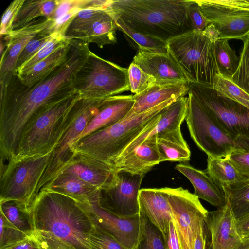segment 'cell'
<instances>
[{"instance_id":"1","label":"cell","mask_w":249,"mask_h":249,"mask_svg":"<svg viewBox=\"0 0 249 249\" xmlns=\"http://www.w3.org/2000/svg\"><path fill=\"white\" fill-rule=\"evenodd\" d=\"M90 51L88 43L72 39L65 61L33 85L26 86L13 75L6 91L0 93V159L15 158L22 131L37 110L76 93L75 76Z\"/></svg>"},{"instance_id":"2","label":"cell","mask_w":249,"mask_h":249,"mask_svg":"<svg viewBox=\"0 0 249 249\" xmlns=\"http://www.w3.org/2000/svg\"><path fill=\"white\" fill-rule=\"evenodd\" d=\"M192 0H110L105 11L128 28L166 43L192 30L188 11Z\"/></svg>"},{"instance_id":"3","label":"cell","mask_w":249,"mask_h":249,"mask_svg":"<svg viewBox=\"0 0 249 249\" xmlns=\"http://www.w3.org/2000/svg\"><path fill=\"white\" fill-rule=\"evenodd\" d=\"M30 210L35 231L50 233L75 249H91L87 238L95 224L79 202L44 190L39 192Z\"/></svg>"},{"instance_id":"4","label":"cell","mask_w":249,"mask_h":249,"mask_svg":"<svg viewBox=\"0 0 249 249\" xmlns=\"http://www.w3.org/2000/svg\"><path fill=\"white\" fill-rule=\"evenodd\" d=\"M177 99L168 100L142 113L129 112L117 123L76 140L71 144V150L111 167L114 159L147 127L153 118Z\"/></svg>"},{"instance_id":"5","label":"cell","mask_w":249,"mask_h":249,"mask_svg":"<svg viewBox=\"0 0 249 249\" xmlns=\"http://www.w3.org/2000/svg\"><path fill=\"white\" fill-rule=\"evenodd\" d=\"M79 98L75 93L37 110L25 125L12 160L42 156L53 151L62 134L67 115Z\"/></svg>"},{"instance_id":"6","label":"cell","mask_w":249,"mask_h":249,"mask_svg":"<svg viewBox=\"0 0 249 249\" xmlns=\"http://www.w3.org/2000/svg\"><path fill=\"white\" fill-rule=\"evenodd\" d=\"M166 48L189 84L213 88L215 77L219 74L214 43L202 31L192 30L175 36L166 42Z\"/></svg>"},{"instance_id":"7","label":"cell","mask_w":249,"mask_h":249,"mask_svg":"<svg viewBox=\"0 0 249 249\" xmlns=\"http://www.w3.org/2000/svg\"><path fill=\"white\" fill-rule=\"evenodd\" d=\"M188 94L187 127L196 144L208 157L225 158L234 151L249 150V140L232 137L191 93Z\"/></svg>"},{"instance_id":"8","label":"cell","mask_w":249,"mask_h":249,"mask_svg":"<svg viewBox=\"0 0 249 249\" xmlns=\"http://www.w3.org/2000/svg\"><path fill=\"white\" fill-rule=\"evenodd\" d=\"M103 99L79 98L70 109L62 134L53 151L50 160L37 186L36 196L45 189L62 172L74 156L71 144L83 133L91 120L98 114Z\"/></svg>"},{"instance_id":"9","label":"cell","mask_w":249,"mask_h":249,"mask_svg":"<svg viewBox=\"0 0 249 249\" xmlns=\"http://www.w3.org/2000/svg\"><path fill=\"white\" fill-rule=\"evenodd\" d=\"M74 89L80 98L95 100L129 91L128 68L104 59L90 51L76 73Z\"/></svg>"},{"instance_id":"10","label":"cell","mask_w":249,"mask_h":249,"mask_svg":"<svg viewBox=\"0 0 249 249\" xmlns=\"http://www.w3.org/2000/svg\"><path fill=\"white\" fill-rule=\"evenodd\" d=\"M52 152L0 163V201L18 200L30 209Z\"/></svg>"},{"instance_id":"11","label":"cell","mask_w":249,"mask_h":249,"mask_svg":"<svg viewBox=\"0 0 249 249\" xmlns=\"http://www.w3.org/2000/svg\"><path fill=\"white\" fill-rule=\"evenodd\" d=\"M188 92L205 107L230 136L235 139L249 140V108L219 96L210 86L189 83Z\"/></svg>"},{"instance_id":"12","label":"cell","mask_w":249,"mask_h":249,"mask_svg":"<svg viewBox=\"0 0 249 249\" xmlns=\"http://www.w3.org/2000/svg\"><path fill=\"white\" fill-rule=\"evenodd\" d=\"M171 209L172 221L181 249H194L196 232L208 211L188 190L164 188Z\"/></svg>"},{"instance_id":"13","label":"cell","mask_w":249,"mask_h":249,"mask_svg":"<svg viewBox=\"0 0 249 249\" xmlns=\"http://www.w3.org/2000/svg\"><path fill=\"white\" fill-rule=\"evenodd\" d=\"M144 175L116 171L113 184L100 190L98 204L100 208L121 217L140 213L139 194Z\"/></svg>"},{"instance_id":"14","label":"cell","mask_w":249,"mask_h":249,"mask_svg":"<svg viewBox=\"0 0 249 249\" xmlns=\"http://www.w3.org/2000/svg\"><path fill=\"white\" fill-rule=\"evenodd\" d=\"M80 203L91 216L96 225L127 249L136 248L142 237L144 229V216L141 213L132 217H121L97 204Z\"/></svg>"},{"instance_id":"15","label":"cell","mask_w":249,"mask_h":249,"mask_svg":"<svg viewBox=\"0 0 249 249\" xmlns=\"http://www.w3.org/2000/svg\"><path fill=\"white\" fill-rule=\"evenodd\" d=\"M49 18H40L24 27L13 30L3 37L6 44L5 50L0 54V92L4 93L14 75L16 73L18 59L28 42L36 34L47 29Z\"/></svg>"},{"instance_id":"16","label":"cell","mask_w":249,"mask_h":249,"mask_svg":"<svg viewBox=\"0 0 249 249\" xmlns=\"http://www.w3.org/2000/svg\"><path fill=\"white\" fill-rule=\"evenodd\" d=\"M204 221L210 237V249H239L244 244L228 201L224 206L208 212Z\"/></svg>"},{"instance_id":"17","label":"cell","mask_w":249,"mask_h":249,"mask_svg":"<svg viewBox=\"0 0 249 249\" xmlns=\"http://www.w3.org/2000/svg\"><path fill=\"white\" fill-rule=\"evenodd\" d=\"M220 33L219 39L242 40L249 35V11L230 10L195 0Z\"/></svg>"},{"instance_id":"18","label":"cell","mask_w":249,"mask_h":249,"mask_svg":"<svg viewBox=\"0 0 249 249\" xmlns=\"http://www.w3.org/2000/svg\"><path fill=\"white\" fill-rule=\"evenodd\" d=\"M152 76L158 84H189L187 79L168 53H156L138 48L133 61Z\"/></svg>"},{"instance_id":"19","label":"cell","mask_w":249,"mask_h":249,"mask_svg":"<svg viewBox=\"0 0 249 249\" xmlns=\"http://www.w3.org/2000/svg\"><path fill=\"white\" fill-rule=\"evenodd\" d=\"M73 153L72 159L61 173L74 175L99 190L113 184L116 171L110 166L83 154Z\"/></svg>"},{"instance_id":"20","label":"cell","mask_w":249,"mask_h":249,"mask_svg":"<svg viewBox=\"0 0 249 249\" xmlns=\"http://www.w3.org/2000/svg\"><path fill=\"white\" fill-rule=\"evenodd\" d=\"M139 204L140 213L160 231L165 240L168 234L172 217L164 188L140 189Z\"/></svg>"},{"instance_id":"21","label":"cell","mask_w":249,"mask_h":249,"mask_svg":"<svg viewBox=\"0 0 249 249\" xmlns=\"http://www.w3.org/2000/svg\"><path fill=\"white\" fill-rule=\"evenodd\" d=\"M160 162L157 135L155 134L148 137L130 153L115 159L112 163L111 167L115 171H124L145 175Z\"/></svg>"},{"instance_id":"22","label":"cell","mask_w":249,"mask_h":249,"mask_svg":"<svg viewBox=\"0 0 249 249\" xmlns=\"http://www.w3.org/2000/svg\"><path fill=\"white\" fill-rule=\"evenodd\" d=\"M134 103L132 95H115L104 99L98 114L77 140L119 121L128 114Z\"/></svg>"},{"instance_id":"23","label":"cell","mask_w":249,"mask_h":249,"mask_svg":"<svg viewBox=\"0 0 249 249\" xmlns=\"http://www.w3.org/2000/svg\"><path fill=\"white\" fill-rule=\"evenodd\" d=\"M189 92V84L154 83L144 91L134 94V103L129 113L138 114L150 110L171 99L183 97Z\"/></svg>"},{"instance_id":"24","label":"cell","mask_w":249,"mask_h":249,"mask_svg":"<svg viewBox=\"0 0 249 249\" xmlns=\"http://www.w3.org/2000/svg\"><path fill=\"white\" fill-rule=\"evenodd\" d=\"M175 169L192 183L194 194L217 208L226 205L228 200L224 191L212 180L206 171L197 169L186 163L177 164Z\"/></svg>"},{"instance_id":"25","label":"cell","mask_w":249,"mask_h":249,"mask_svg":"<svg viewBox=\"0 0 249 249\" xmlns=\"http://www.w3.org/2000/svg\"><path fill=\"white\" fill-rule=\"evenodd\" d=\"M117 26L112 17L106 12L96 20L78 29L66 32L65 36L88 43H95L100 48L116 43Z\"/></svg>"},{"instance_id":"26","label":"cell","mask_w":249,"mask_h":249,"mask_svg":"<svg viewBox=\"0 0 249 249\" xmlns=\"http://www.w3.org/2000/svg\"><path fill=\"white\" fill-rule=\"evenodd\" d=\"M44 190L65 195L81 203L95 205L98 203L99 189L67 173L60 174Z\"/></svg>"},{"instance_id":"27","label":"cell","mask_w":249,"mask_h":249,"mask_svg":"<svg viewBox=\"0 0 249 249\" xmlns=\"http://www.w3.org/2000/svg\"><path fill=\"white\" fill-rule=\"evenodd\" d=\"M156 135L160 162L167 161L185 162L190 160L191 152L182 136L181 129Z\"/></svg>"},{"instance_id":"28","label":"cell","mask_w":249,"mask_h":249,"mask_svg":"<svg viewBox=\"0 0 249 249\" xmlns=\"http://www.w3.org/2000/svg\"><path fill=\"white\" fill-rule=\"evenodd\" d=\"M70 44L57 49L29 69L21 73L16 74L20 82L30 87L61 65L67 58Z\"/></svg>"},{"instance_id":"29","label":"cell","mask_w":249,"mask_h":249,"mask_svg":"<svg viewBox=\"0 0 249 249\" xmlns=\"http://www.w3.org/2000/svg\"><path fill=\"white\" fill-rule=\"evenodd\" d=\"M61 0H25L13 24V29L24 27L37 18H50Z\"/></svg>"},{"instance_id":"30","label":"cell","mask_w":249,"mask_h":249,"mask_svg":"<svg viewBox=\"0 0 249 249\" xmlns=\"http://www.w3.org/2000/svg\"><path fill=\"white\" fill-rule=\"evenodd\" d=\"M0 211L17 229L30 236L36 231L30 209L15 200L0 201Z\"/></svg>"},{"instance_id":"31","label":"cell","mask_w":249,"mask_h":249,"mask_svg":"<svg viewBox=\"0 0 249 249\" xmlns=\"http://www.w3.org/2000/svg\"><path fill=\"white\" fill-rule=\"evenodd\" d=\"M207 161L206 172L222 190L224 187L246 179L238 172L227 157L215 158L208 157Z\"/></svg>"},{"instance_id":"32","label":"cell","mask_w":249,"mask_h":249,"mask_svg":"<svg viewBox=\"0 0 249 249\" xmlns=\"http://www.w3.org/2000/svg\"><path fill=\"white\" fill-rule=\"evenodd\" d=\"M214 51L219 74L231 80L238 68L240 58L230 46L229 39H219L214 43Z\"/></svg>"},{"instance_id":"33","label":"cell","mask_w":249,"mask_h":249,"mask_svg":"<svg viewBox=\"0 0 249 249\" xmlns=\"http://www.w3.org/2000/svg\"><path fill=\"white\" fill-rule=\"evenodd\" d=\"M223 190L236 219L249 213V178L224 187Z\"/></svg>"},{"instance_id":"34","label":"cell","mask_w":249,"mask_h":249,"mask_svg":"<svg viewBox=\"0 0 249 249\" xmlns=\"http://www.w3.org/2000/svg\"><path fill=\"white\" fill-rule=\"evenodd\" d=\"M71 40L58 33H53L51 37L40 47L32 57L23 64L15 74L21 73L29 69L57 49L69 45Z\"/></svg>"},{"instance_id":"35","label":"cell","mask_w":249,"mask_h":249,"mask_svg":"<svg viewBox=\"0 0 249 249\" xmlns=\"http://www.w3.org/2000/svg\"><path fill=\"white\" fill-rule=\"evenodd\" d=\"M112 18L115 21L118 29L133 40L137 45L138 48L156 53L167 52L166 42L136 32L128 28L120 19L115 17Z\"/></svg>"},{"instance_id":"36","label":"cell","mask_w":249,"mask_h":249,"mask_svg":"<svg viewBox=\"0 0 249 249\" xmlns=\"http://www.w3.org/2000/svg\"><path fill=\"white\" fill-rule=\"evenodd\" d=\"M213 88L219 96L232 100L249 108V95L231 80L218 74L215 77Z\"/></svg>"},{"instance_id":"37","label":"cell","mask_w":249,"mask_h":249,"mask_svg":"<svg viewBox=\"0 0 249 249\" xmlns=\"http://www.w3.org/2000/svg\"><path fill=\"white\" fill-rule=\"evenodd\" d=\"M242 40L243 47L239 64L231 80L249 95V35Z\"/></svg>"},{"instance_id":"38","label":"cell","mask_w":249,"mask_h":249,"mask_svg":"<svg viewBox=\"0 0 249 249\" xmlns=\"http://www.w3.org/2000/svg\"><path fill=\"white\" fill-rule=\"evenodd\" d=\"M143 215L144 220V232L141 240L135 249H168L162 233L146 216Z\"/></svg>"},{"instance_id":"39","label":"cell","mask_w":249,"mask_h":249,"mask_svg":"<svg viewBox=\"0 0 249 249\" xmlns=\"http://www.w3.org/2000/svg\"><path fill=\"white\" fill-rule=\"evenodd\" d=\"M0 223V249H6L29 236L14 226L1 213Z\"/></svg>"},{"instance_id":"40","label":"cell","mask_w":249,"mask_h":249,"mask_svg":"<svg viewBox=\"0 0 249 249\" xmlns=\"http://www.w3.org/2000/svg\"><path fill=\"white\" fill-rule=\"evenodd\" d=\"M130 89L131 92L138 94L156 82L155 79L143 71L133 62L128 68Z\"/></svg>"},{"instance_id":"41","label":"cell","mask_w":249,"mask_h":249,"mask_svg":"<svg viewBox=\"0 0 249 249\" xmlns=\"http://www.w3.org/2000/svg\"><path fill=\"white\" fill-rule=\"evenodd\" d=\"M87 241L91 249H127L95 224Z\"/></svg>"},{"instance_id":"42","label":"cell","mask_w":249,"mask_h":249,"mask_svg":"<svg viewBox=\"0 0 249 249\" xmlns=\"http://www.w3.org/2000/svg\"><path fill=\"white\" fill-rule=\"evenodd\" d=\"M53 34H49L44 30L36 34L28 42L18 59L16 72L37 52L40 47L51 37Z\"/></svg>"},{"instance_id":"43","label":"cell","mask_w":249,"mask_h":249,"mask_svg":"<svg viewBox=\"0 0 249 249\" xmlns=\"http://www.w3.org/2000/svg\"><path fill=\"white\" fill-rule=\"evenodd\" d=\"M25 0H15L4 11L1 18L0 27V36H5L13 30V23Z\"/></svg>"},{"instance_id":"44","label":"cell","mask_w":249,"mask_h":249,"mask_svg":"<svg viewBox=\"0 0 249 249\" xmlns=\"http://www.w3.org/2000/svg\"><path fill=\"white\" fill-rule=\"evenodd\" d=\"M188 16L192 30L202 32L212 22L202 12L198 4L195 0L189 7Z\"/></svg>"},{"instance_id":"45","label":"cell","mask_w":249,"mask_h":249,"mask_svg":"<svg viewBox=\"0 0 249 249\" xmlns=\"http://www.w3.org/2000/svg\"><path fill=\"white\" fill-rule=\"evenodd\" d=\"M227 157L240 174L249 178V150L234 151Z\"/></svg>"},{"instance_id":"46","label":"cell","mask_w":249,"mask_h":249,"mask_svg":"<svg viewBox=\"0 0 249 249\" xmlns=\"http://www.w3.org/2000/svg\"><path fill=\"white\" fill-rule=\"evenodd\" d=\"M93 0H61L53 15L49 18L51 23L71 10L78 7L85 8L92 5Z\"/></svg>"},{"instance_id":"47","label":"cell","mask_w":249,"mask_h":249,"mask_svg":"<svg viewBox=\"0 0 249 249\" xmlns=\"http://www.w3.org/2000/svg\"><path fill=\"white\" fill-rule=\"evenodd\" d=\"M35 233L45 249H75L48 232L36 231Z\"/></svg>"},{"instance_id":"48","label":"cell","mask_w":249,"mask_h":249,"mask_svg":"<svg viewBox=\"0 0 249 249\" xmlns=\"http://www.w3.org/2000/svg\"><path fill=\"white\" fill-rule=\"evenodd\" d=\"M206 4L215 7L230 9L249 11L248 0H203Z\"/></svg>"},{"instance_id":"49","label":"cell","mask_w":249,"mask_h":249,"mask_svg":"<svg viewBox=\"0 0 249 249\" xmlns=\"http://www.w3.org/2000/svg\"><path fill=\"white\" fill-rule=\"evenodd\" d=\"M194 249H210V237L204 221L198 228Z\"/></svg>"},{"instance_id":"50","label":"cell","mask_w":249,"mask_h":249,"mask_svg":"<svg viewBox=\"0 0 249 249\" xmlns=\"http://www.w3.org/2000/svg\"><path fill=\"white\" fill-rule=\"evenodd\" d=\"M6 249H45L35 233Z\"/></svg>"},{"instance_id":"51","label":"cell","mask_w":249,"mask_h":249,"mask_svg":"<svg viewBox=\"0 0 249 249\" xmlns=\"http://www.w3.org/2000/svg\"><path fill=\"white\" fill-rule=\"evenodd\" d=\"M237 231L243 240L249 239V213L236 219Z\"/></svg>"},{"instance_id":"52","label":"cell","mask_w":249,"mask_h":249,"mask_svg":"<svg viewBox=\"0 0 249 249\" xmlns=\"http://www.w3.org/2000/svg\"><path fill=\"white\" fill-rule=\"evenodd\" d=\"M165 241L168 249H181L172 221L170 224L168 234Z\"/></svg>"},{"instance_id":"53","label":"cell","mask_w":249,"mask_h":249,"mask_svg":"<svg viewBox=\"0 0 249 249\" xmlns=\"http://www.w3.org/2000/svg\"><path fill=\"white\" fill-rule=\"evenodd\" d=\"M202 32L214 43L219 39L220 33L213 23L208 26Z\"/></svg>"},{"instance_id":"54","label":"cell","mask_w":249,"mask_h":249,"mask_svg":"<svg viewBox=\"0 0 249 249\" xmlns=\"http://www.w3.org/2000/svg\"><path fill=\"white\" fill-rule=\"evenodd\" d=\"M239 249H249V239L245 240L244 244Z\"/></svg>"},{"instance_id":"55","label":"cell","mask_w":249,"mask_h":249,"mask_svg":"<svg viewBox=\"0 0 249 249\" xmlns=\"http://www.w3.org/2000/svg\"><path fill=\"white\" fill-rule=\"evenodd\" d=\"M248 0V1L249 2V0Z\"/></svg>"}]
</instances>
